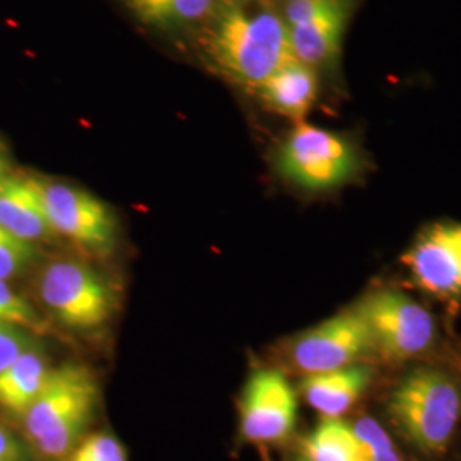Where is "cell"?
<instances>
[{
    "mask_svg": "<svg viewBox=\"0 0 461 461\" xmlns=\"http://www.w3.org/2000/svg\"><path fill=\"white\" fill-rule=\"evenodd\" d=\"M198 36L203 57L230 83L253 91L293 59L274 0H221Z\"/></svg>",
    "mask_w": 461,
    "mask_h": 461,
    "instance_id": "6da1fadb",
    "label": "cell"
},
{
    "mask_svg": "<svg viewBox=\"0 0 461 461\" xmlns=\"http://www.w3.org/2000/svg\"><path fill=\"white\" fill-rule=\"evenodd\" d=\"M98 383L79 364L51 367L41 393L23 415L30 443L49 460H64L81 443L96 409Z\"/></svg>",
    "mask_w": 461,
    "mask_h": 461,
    "instance_id": "7a4b0ae2",
    "label": "cell"
},
{
    "mask_svg": "<svg viewBox=\"0 0 461 461\" xmlns=\"http://www.w3.org/2000/svg\"><path fill=\"white\" fill-rule=\"evenodd\" d=\"M388 413L411 445L430 456L441 455L460 420V388L441 369L415 367L398 381Z\"/></svg>",
    "mask_w": 461,
    "mask_h": 461,
    "instance_id": "3957f363",
    "label": "cell"
},
{
    "mask_svg": "<svg viewBox=\"0 0 461 461\" xmlns=\"http://www.w3.org/2000/svg\"><path fill=\"white\" fill-rule=\"evenodd\" d=\"M276 169L301 190L330 192L363 173L364 156L346 135L303 122L282 140L276 152Z\"/></svg>",
    "mask_w": 461,
    "mask_h": 461,
    "instance_id": "277c9868",
    "label": "cell"
},
{
    "mask_svg": "<svg viewBox=\"0 0 461 461\" xmlns=\"http://www.w3.org/2000/svg\"><path fill=\"white\" fill-rule=\"evenodd\" d=\"M38 293L50 313L70 329H98L115 312L110 282L77 260L47 265L40 276Z\"/></svg>",
    "mask_w": 461,
    "mask_h": 461,
    "instance_id": "5b68a950",
    "label": "cell"
},
{
    "mask_svg": "<svg viewBox=\"0 0 461 461\" xmlns=\"http://www.w3.org/2000/svg\"><path fill=\"white\" fill-rule=\"evenodd\" d=\"M373 346L390 361H409L434 344L436 321L415 299L396 289H381L356 304Z\"/></svg>",
    "mask_w": 461,
    "mask_h": 461,
    "instance_id": "8992f818",
    "label": "cell"
},
{
    "mask_svg": "<svg viewBox=\"0 0 461 461\" xmlns=\"http://www.w3.org/2000/svg\"><path fill=\"white\" fill-rule=\"evenodd\" d=\"M373 350L369 329L354 304L296 335L287 347V359L306 376L361 363Z\"/></svg>",
    "mask_w": 461,
    "mask_h": 461,
    "instance_id": "52a82bcc",
    "label": "cell"
},
{
    "mask_svg": "<svg viewBox=\"0 0 461 461\" xmlns=\"http://www.w3.org/2000/svg\"><path fill=\"white\" fill-rule=\"evenodd\" d=\"M280 13L296 60L314 70L335 64L352 14V0H285Z\"/></svg>",
    "mask_w": 461,
    "mask_h": 461,
    "instance_id": "ba28073f",
    "label": "cell"
},
{
    "mask_svg": "<svg viewBox=\"0 0 461 461\" xmlns=\"http://www.w3.org/2000/svg\"><path fill=\"white\" fill-rule=\"evenodd\" d=\"M55 234L99 255L115 247V217L99 198L66 183L33 178Z\"/></svg>",
    "mask_w": 461,
    "mask_h": 461,
    "instance_id": "9c48e42d",
    "label": "cell"
},
{
    "mask_svg": "<svg viewBox=\"0 0 461 461\" xmlns=\"http://www.w3.org/2000/svg\"><path fill=\"white\" fill-rule=\"evenodd\" d=\"M297 393L279 369H257L240 400V430L248 443L272 445L296 428Z\"/></svg>",
    "mask_w": 461,
    "mask_h": 461,
    "instance_id": "30bf717a",
    "label": "cell"
},
{
    "mask_svg": "<svg viewBox=\"0 0 461 461\" xmlns=\"http://www.w3.org/2000/svg\"><path fill=\"white\" fill-rule=\"evenodd\" d=\"M413 282L443 299L461 296V222H438L422 230L403 255Z\"/></svg>",
    "mask_w": 461,
    "mask_h": 461,
    "instance_id": "8fae6325",
    "label": "cell"
},
{
    "mask_svg": "<svg viewBox=\"0 0 461 461\" xmlns=\"http://www.w3.org/2000/svg\"><path fill=\"white\" fill-rule=\"evenodd\" d=\"M373 378V367L352 364L335 371L306 375L299 383V392L316 412L327 419H339L359 402Z\"/></svg>",
    "mask_w": 461,
    "mask_h": 461,
    "instance_id": "7c38bea8",
    "label": "cell"
},
{
    "mask_svg": "<svg viewBox=\"0 0 461 461\" xmlns=\"http://www.w3.org/2000/svg\"><path fill=\"white\" fill-rule=\"evenodd\" d=\"M0 226L36 245L55 238L33 176L7 175L0 180Z\"/></svg>",
    "mask_w": 461,
    "mask_h": 461,
    "instance_id": "4fadbf2b",
    "label": "cell"
},
{
    "mask_svg": "<svg viewBox=\"0 0 461 461\" xmlns=\"http://www.w3.org/2000/svg\"><path fill=\"white\" fill-rule=\"evenodd\" d=\"M255 95L270 112L303 123L318 98V70L293 57L258 86Z\"/></svg>",
    "mask_w": 461,
    "mask_h": 461,
    "instance_id": "5bb4252c",
    "label": "cell"
},
{
    "mask_svg": "<svg viewBox=\"0 0 461 461\" xmlns=\"http://www.w3.org/2000/svg\"><path fill=\"white\" fill-rule=\"evenodd\" d=\"M51 367L45 354L34 346L0 371V407L24 415L41 393Z\"/></svg>",
    "mask_w": 461,
    "mask_h": 461,
    "instance_id": "9a60e30c",
    "label": "cell"
},
{
    "mask_svg": "<svg viewBox=\"0 0 461 461\" xmlns=\"http://www.w3.org/2000/svg\"><path fill=\"white\" fill-rule=\"evenodd\" d=\"M221 0H127L133 14L159 30L205 23Z\"/></svg>",
    "mask_w": 461,
    "mask_h": 461,
    "instance_id": "2e32d148",
    "label": "cell"
},
{
    "mask_svg": "<svg viewBox=\"0 0 461 461\" xmlns=\"http://www.w3.org/2000/svg\"><path fill=\"white\" fill-rule=\"evenodd\" d=\"M301 456L308 461H359L361 451L348 422L325 417L303 439Z\"/></svg>",
    "mask_w": 461,
    "mask_h": 461,
    "instance_id": "e0dca14e",
    "label": "cell"
},
{
    "mask_svg": "<svg viewBox=\"0 0 461 461\" xmlns=\"http://www.w3.org/2000/svg\"><path fill=\"white\" fill-rule=\"evenodd\" d=\"M40 260V249L33 243L19 240L0 226V280L9 282L24 276Z\"/></svg>",
    "mask_w": 461,
    "mask_h": 461,
    "instance_id": "ac0fdd59",
    "label": "cell"
},
{
    "mask_svg": "<svg viewBox=\"0 0 461 461\" xmlns=\"http://www.w3.org/2000/svg\"><path fill=\"white\" fill-rule=\"evenodd\" d=\"M363 461H403L388 432L371 417H361L350 424Z\"/></svg>",
    "mask_w": 461,
    "mask_h": 461,
    "instance_id": "d6986e66",
    "label": "cell"
},
{
    "mask_svg": "<svg viewBox=\"0 0 461 461\" xmlns=\"http://www.w3.org/2000/svg\"><path fill=\"white\" fill-rule=\"evenodd\" d=\"M0 321L28 330L34 335L47 329L43 318L30 304V301L17 294L5 280H0Z\"/></svg>",
    "mask_w": 461,
    "mask_h": 461,
    "instance_id": "ffe728a7",
    "label": "cell"
},
{
    "mask_svg": "<svg viewBox=\"0 0 461 461\" xmlns=\"http://www.w3.org/2000/svg\"><path fill=\"white\" fill-rule=\"evenodd\" d=\"M68 461H127V453L112 434L96 432L74 447Z\"/></svg>",
    "mask_w": 461,
    "mask_h": 461,
    "instance_id": "44dd1931",
    "label": "cell"
},
{
    "mask_svg": "<svg viewBox=\"0 0 461 461\" xmlns=\"http://www.w3.org/2000/svg\"><path fill=\"white\" fill-rule=\"evenodd\" d=\"M34 346V333L0 321V371H4L9 364L14 363L19 356Z\"/></svg>",
    "mask_w": 461,
    "mask_h": 461,
    "instance_id": "7402d4cb",
    "label": "cell"
},
{
    "mask_svg": "<svg viewBox=\"0 0 461 461\" xmlns=\"http://www.w3.org/2000/svg\"><path fill=\"white\" fill-rule=\"evenodd\" d=\"M0 461H28L26 447L13 430L0 424Z\"/></svg>",
    "mask_w": 461,
    "mask_h": 461,
    "instance_id": "603a6c76",
    "label": "cell"
},
{
    "mask_svg": "<svg viewBox=\"0 0 461 461\" xmlns=\"http://www.w3.org/2000/svg\"><path fill=\"white\" fill-rule=\"evenodd\" d=\"M7 175H11V161L7 156V149L0 142V180Z\"/></svg>",
    "mask_w": 461,
    "mask_h": 461,
    "instance_id": "cb8c5ba5",
    "label": "cell"
},
{
    "mask_svg": "<svg viewBox=\"0 0 461 461\" xmlns=\"http://www.w3.org/2000/svg\"><path fill=\"white\" fill-rule=\"evenodd\" d=\"M294 461H308L306 460V458H304V456H301V455H299V456H297L296 460Z\"/></svg>",
    "mask_w": 461,
    "mask_h": 461,
    "instance_id": "d4e9b609",
    "label": "cell"
},
{
    "mask_svg": "<svg viewBox=\"0 0 461 461\" xmlns=\"http://www.w3.org/2000/svg\"><path fill=\"white\" fill-rule=\"evenodd\" d=\"M274 2H279V0H274ZM282 2H285V0H282Z\"/></svg>",
    "mask_w": 461,
    "mask_h": 461,
    "instance_id": "484cf974",
    "label": "cell"
},
{
    "mask_svg": "<svg viewBox=\"0 0 461 461\" xmlns=\"http://www.w3.org/2000/svg\"><path fill=\"white\" fill-rule=\"evenodd\" d=\"M359 461H363V460H359Z\"/></svg>",
    "mask_w": 461,
    "mask_h": 461,
    "instance_id": "4316f807",
    "label": "cell"
}]
</instances>
